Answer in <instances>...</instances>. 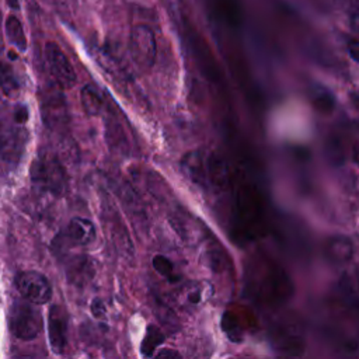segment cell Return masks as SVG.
Listing matches in <instances>:
<instances>
[{"instance_id": "6da1fadb", "label": "cell", "mask_w": 359, "mask_h": 359, "mask_svg": "<svg viewBox=\"0 0 359 359\" xmlns=\"http://www.w3.org/2000/svg\"><path fill=\"white\" fill-rule=\"evenodd\" d=\"M8 328L11 334L20 339L31 341L36 338L42 330L39 310L24 297L15 300L8 313Z\"/></svg>"}, {"instance_id": "7a4b0ae2", "label": "cell", "mask_w": 359, "mask_h": 359, "mask_svg": "<svg viewBox=\"0 0 359 359\" xmlns=\"http://www.w3.org/2000/svg\"><path fill=\"white\" fill-rule=\"evenodd\" d=\"M31 178L35 187L52 195H62L66 189V172L50 154H42L32 163Z\"/></svg>"}, {"instance_id": "3957f363", "label": "cell", "mask_w": 359, "mask_h": 359, "mask_svg": "<svg viewBox=\"0 0 359 359\" xmlns=\"http://www.w3.org/2000/svg\"><path fill=\"white\" fill-rule=\"evenodd\" d=\"M27 142L25 125L20 123L11 111L0 115V156L10 163L20 160Z\"/></svg>"}, {"instance_id": "277c9868", "label": "cell", "mask_w": 359, "mask_h": 359, "mask_svg": "<svg viewBox=\"0 0 359 359\" xmlns=\"http://www.w3.org/2000/svg\"><path fill=\"white\" fill-rule=\"evenodd\" d=\"M129 48L135 63L146 70L154 65L157 53V42L154 32L144 24H136L130 31Z\"/></svg>"}, {"instance_id": "5b68a950", "label": "cell", "mask_w": 359, "mask_h": 359, "mask_svg": "<svg viewBox=\"0 0 359 359\" xmlns=\"http://www.w3.org/2000/svg\"><path fill=\"white\" fill-rule=\"evenodd\" d=\"M45 62L55 86L60 90H69L76 83L74 69L56 42H48L43 49Z\"/></svg>"}, {"instance_id": "8992f818", "label": "cell", "mask_w": 359, "mask_h": 359, "mask_svg": "<svg viewBox=\"0 0 359 359\" xmlns=\"http://www.w3.org/2000/svg\"><path fill=\"white\" fill-rule=\"evenodd\" d=\"M15 286L20 294L34 304H45L52 297V286L48 278L36 271L20 272L15 278Z\"/></svg>"}, {"instance_id": "52a82bcc", "label": "cell", "mask_w": 359, "mask_h": 359, "mask_svg": "<svg viewBox=\"0 0 359 359\" xmlns=\"http://www.w3.org/2000/svg\"><path fill=\"white\" fill-rule=\"evenodd\" d=\"M48 337L52 351L62 355L67 344V313L59 304H53L49 310Z\"/></svg>"}, {"instance_id": "ba28073f", "label": "cell", "mask_w": 359, "mask_h": 359, "mask_svg": "<svg viewBox=\"0 0 359 359\" xmlns=\"http://www.w3.org/2000/svg\"><path fill=\"white\" fill-rule=\"evenodd\" d=\"M57 90L60 88L56 87V90L55 88L45 90L41 101L43 122L49 128L60 126L66 119V107L63 102V97Z\"/></svg>"}, {"instance_id": "9c48e42d", "label": "cell", "mask_w": 359, "mask_h": 359, "mask_svg": "<svg viewBox=\"0 0 359 359\" xmlns=\"http://www.w3.org/2000/svg\"><path fill=\"white\" fill-rule=\"evenodd\" d=\"M181 167L192 182L199 184L201 187H208L210 184V165L206 164L201 151H191L185 154L181 161Z\"/></svg>"}, {"instance_id": "30bf717a", "label": "cell", "mask_w": 359, "mask_h": 359, "mask_svg": "<svg viewBox=\"0 0 359 359\" xmlns=\"http://www.w3.org/2000/svg\"><path fill=\"white\" fill-rule=\"evenodd\" d=\"M65 236L73 245H87L95 240V227L87 219L74 217L69 222Z\"/></svg>"}, {"instance_id": "8fae6325", "label": "cell", "mask_w": 359, "mask_h": 359, "mask_svg": "<svg viewBox=\"0 0 359 359\" xmlns=\"http://www.w3.org/2000/svg\"><path fill=\"white\" fill-rule=\"evenodd\" d=\"M95 273L94 264L87 257H76L70 261L67 269V278L72 283L77 286H83L88 283Z\"/></svg>"}, {"instance_id": "7c38bea8", "label": "cell", "mask_w": 359, "mask_h": 359, "mask_svg": "<svg viewBox=\"0 0 359 359\" xmlns=\"http://www.w3.org/2000/svg\"><path fill=\"white\" fill-rule=\"evenodd\" d=\"M80 101H81V107L87 115L95 116L101 112L102 98L93 86H84L80 90Z\"/></svg>"}, {"instance_id": "4fadbf2b", "label": "cell", "mask_w": 359, "mask_h": 359, "mask_svg": "<svg viewBox=\"0 0 359 359\" xmlns=\"http://www.w3.org/2000/svg\"><path fill=\"white\" fill-rule=\"evenodd\" d=\"M6 34L8 41L21 52L27 49V38L20 20L14 15H8L6 20Z\"/></svg>"}, {"instance_id": "5bb4252c", "label": "cell", "mask_w": 359, "mask_h": 359, "mask_svg": "<svg viewBox=\"0 0 359 359\" xmlns=\"http://www.w3.org/2000/svg\"><path fill=\"white\" fill-rule=\"evenodd\" d=\"M328 255L337 261V262H342L351 258L352 255V244L349 241V238L345 237H335L328 243V248H327Z\"/></svg>"}, {"instance_id": "9a60e30c", "label": "cell", "mask_w": 359, "mask_h": 359, "mask_svg": "<svg viewBox=\"0 0 359 359\" xmlns=\"http://www.w3.org/2000/svg\"><path fill=\"white\" fill-rule=\"evenodd\" d=\"M164 341V334L163 331H160V328L157 325H153L150 324L146 330V335L143 338V342H142V346H140V351L144 356H151L156 351V348Z\"/></svg>"}, {"instance_id": "2e32d148", "label": "cell", "mask_w": 359, "mask_h": 359, "mask_svg": "<svg viewBox=\"0 0 359 359\" xmlns=\"http://www.w3.org/2000/svg\"><path fill=\"white\" fill-rule=\"evenodd\" d=\"M0 88L7 97H13L18 91V81L8 63L0 62Z\"/></svg>"}, {"instance_id": "e0dca14e", "label": "cell", "mask_w": 359, "mask_h": 359, "mask_svg": "<svg viewBox=\"0 0 359 359\" xmlns=\"http://www.w3.org/2000/svg\"><path fill=\"white\" fill-rule=\"evenodd\" d=\"M153 266L154 269L164 278H168L170 280L174 279V266L171 261L164 255H156L153 258Z\"/></svg>"}, {"instance_id": "ac0fdd59", "label": "cell", "mask_w": 359, "mask_h": 359, "mask_svg": "<svg viewBox=\"0 0 359 359\" xmlns=\"http://www.w3.org/2000/svg\"><path fill=\"white\" fill-rule=\"evenodd\" d=\"M323 94L320 97H316L314 98V102L316 105L320 108V109H330L334 102H332V97L328 94V91H321Z\"/></svg>"}, {"instance_id": "d6986e66", "label": "cell", "mask_w": 359, "mask_h": 359, "mask_svg": "<svg viewBox=\"0 0 359 359\" xmlns=\"http://www.w3.org/2000/svg\"><path fill=\"white\" fill-rule=\"evenodd\" d=\"M154 359H182L180 352L175 351V349H161L156 356Z\"/></svg>"}, {"instance_id": "ffe728a7", "label": "cell", "mask_w": 359, "mask_h": 359, "mask_svg": "<svg viewBox=\"0 0 359 359\" xmlns=\"http://www.w3.org/2000/svg\"><path fill=\"white\" fill-rule=\"evenodd\" d=\"M91 310H93V314L100 317L101 313H104V304L100 299H94L93 303H91Z\"/></svg>"}, {"instance_id": "44dd1931", "label": "cell", "mask_w": 359, "mask_h": 359, "mask_svg": "<svg viewBox=\"0 0 359 359\" xmlns=\"http://www.w3.org/2000/svg\"><path fill=\"white\" fill-rule=\"evenodd\" d=\"M7 4L13 8V10H18V0H7Z\"/></svg>"}, {"instance_id": "7402d4cb", "label": "cell", "mask_w": 359, "mask_h": 359, "mask_svg": "<svg viewBox=\"0 0 359 359\" xmlns=\"http://www.w3.org/2000/svg\"><path fill=\"white\" fill-rule=\"evenodd\" d=\"M0 28H1V13H0ZM0 46H1V34H0Z\"/></svg>"}]
</instances>
